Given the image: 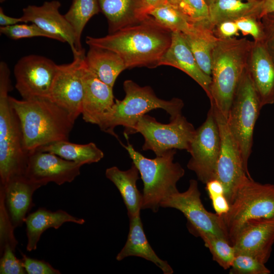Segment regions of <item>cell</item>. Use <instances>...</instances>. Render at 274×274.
<instances>
[{"mask_svg": "<svg viewBox=\"0 0 274 274\" xmlns=\"http://www.w3.org/2000/svg\"><path fill=\"white\" fill-rule=\"evenodd\" d=\"M261 19L265 35L263 41L274 56V12L265 14Z\"/></svg>", "mask_w": 274, "mask_h": 274, "instance_id": "obj_41", "label": "cell"}, {"mask_svg": "<svg viewBox=\"0 0 274 274\" xmlns=\"http://www.w3.org/2000/svg\"><path fill=\"white\" fill-rule=\"evenodd\" d=\"M243 1H246L247 2H252L256 0H243Z\"/></svg>", "mask_w": 274, "mask_h": 274, "instance_id": "obj_48", "label": "cell"}, {"mask_svg": "<svg viewBox=\"0 0 274 274\" xmlns=\"http://www.w3.org/2000/svg\"><path fill=\"white\" fill-rule=\"evenodd\" d=\"M59 1H46L41 6L28 5L23 9L21 17L23 23L31 22L53 35L57 41L67 43L74 56L80 55L75 48V37L72 27L62 15Z\"/></svg>", "mask_w": 274, "mask_h": 274, "instance_id": "obj_16", "label": "cell"}, {"mask_svg": "<svg viewBox=\"0 0 274 274\" xmlns=\"http://www.w3.org/2000/svg\"><path fill=\"white\" fill-rule=\"evenodd\" d=\"M50 152L82 165L99 161L104 156L103 152L93 143L78 144L64 140L56 142L37 149Z\"/></svg>", "mask_w": 274, "mask_h": 274, "instance_id": "obj_29", "label": "cell"}, {"mask_svg": "<svg viewBox=\"0 0 274 274\" xmlns=\"http://www.w3.org/2000/svg\"><path fill=\"white\" fill-rule=\"evenodd\" d=\"M230 274H269L270 270L257 258L246 254L236 253L229 268Z\"/></svg>", "mask_w": 274, "mask_h": 274, "instance_id": "obj_33", "label": "cell"}, {"mask_svg": "<svg viewBox=\"0 0 274 274\" xmlns=\"http://www.w3.org/2000/svg\"><path fill=\"white\" fill-rule=\"evenodd\" d=\"M13 227L6 207L4 194L0 190V241L1 251L2 252L5 246L9 245L15 251L18 242L13 234Z\"/></svg>", "mask_w": 274, "mask_h": 274, "instance_id": "obj_35", "label": "cell"}, {"mask_svg": "<svg viewBox=\"0 0 274 274\" xmlns=\"http://www.w3.org/2000/svg\"><path fill=\"white\" fill-rule=\"evenodd\" d=\"M123 146L143 182L142 209L158 212L161 203L178 191L177 183L185 174L182 166L173 161L176 149L169 150L161 156L150 159L136 151L129 143Z\"/></svg>", "mask_w": 274, "mask_h": 274, "instance_id": "obj_6", "label": "cell"}, {"mask_svg": "<svg viewBox=\"0 0 274 274\" xmlns=\"http://www.w3.org/2000/svg\"><path fill=\"white\" fill-rule=\"evenodd\" d=\"M177 7L194 23L209 22V6L205 0H181Z\"/></svg>", "mask_w": 274, "mask_h": 274, "instance_id": "obj_36", "label": "cell"}, {"mask_svg": "<svg viewBox=\"0 0 274 274\" xmlns=\"http://www.w3.org/2000/svg\"><path fill=\"white\" fill-rule=\"evenodd\" d=\"M172 31L148 15L140 23L100 38L88 36L89 46L111 50L123 60L126 68L158 66L170 45Z\"/></svg>", "mask_w": 274, "mask_h": 274, "instance_id": "obj_1", "label": "cell"}, {"mask_svg": "<svg viewBox=\"0 0 274 274\" xmlns=\"http://www.w3.org/2000/svg\"><path fill=\"white\" fill-rule=\"evenodd\" d=\"M145 13H148L151 9L167 2V0H142Z\"/></svg>", "mask_w": 274, "mask_h": 274, "instance_id": "obj_44", "label": "cell"}, {"mask_svg": "<svg viewBox=\"0 0 274 274\" xmlns=\"http://www.w3.org/2000/svg\"><path fill=\"white\" fill-rule=\"evenodd\" d=\"M209 197L216 214L222 217L228 213L230 209V203L224 193L214 195Z\"/></svg>", "mask_w": 274, "mask_h": 274, "instance_id": "obj_42", "label": "cell"}, {"mask_svg": "<svg viewBox=\"0 0 274 274\" xmlns=\"http://www.w3.org/2000/svg\"><path fill=\"white\" fill-rule=\"evenodd\" d=\"M222 217L232 245L247 221L274 218V185L261 184L247 177L238 188L229 211Z\"/></svg>", "mask_w": 274, "mask_h": 274, "instance_id": "obj_7", "label": "cell"}, {"mask_svg": "<svg viewBox=\"0 0 274 274\" xmlns=\"http://www.w3.org/2000/svg\"><path fill=\"white\" fill-rule=\"evenodd\" d=\"M181 34L199 67L211 77L212 54L219 39L214 36L209 22L195 23L189 31Z\"/></svg>", "mask_w": 274, "mask_h": 274, "instance_id": "obj_26", "label": "cell"}, {"mask_svg": "<svg viewBox=\"0 0 274 274\" xmlns=\"http://www.w3.org/2000/svg\"><path fill=\"white\" fill-rule=\"evenodd\" d=\"M129 256H136L154 263L164 274L174 270L166 261L161 259L149 243L143 229L140 216L129 219V230L126 242L116 258L121 261Z\"/></svg>", "mask_w": 274, "mask_h": 274, "instance_id": "obj_24", "label": "cell"}, {"mask_svg": "<svg viewBox=\"0 0 274 274\" xmlns=\"http://www.w3.org/2000/svg\"><path fill=\"white\" fill-rule=\"evenodd\" d=\"M209 23L211 28L226 20L235 21L247 16L261 18L262 2L256 0L244 2L243 0H217L209 6Z\"/></svg>", "mask_w": 274, "mask_h": 274, "instance_id": "obj_28", "label": "cell"}, {"mask_svg": "<svg viewBox=\"0 0 274 274\" xmlns=\"http://www.w3.org/2000/svg\"><path fill=\"white\" fill-rule=\"evenodd\" d=\"M100 11L106 17L109 33L138 24L147 15L142 0H97Z\"/></svg>", "mask_w": 274, "mask_h": 274, "instance_id": "obj_22", "label": "cell"}, {"mask_svg": "<svg viewBox=\"0 0 274 274\" xmlns=\"http://www.w3.org/2000/svg\"><path fill=\"white\" fill-rule=\"evenodd\" d=\"M148 15L172 32L186 33L194 24L177 7L168 1L150 10Z\"/></svg>", "mask_w": 274, "mask_h": 274, "instance_id": "obj_31", "label": "cell"}, {"mask_svg": "<svg viewBox=\"0 0 274 274\" xmlns=\"http://www.w3.org/2000/svg\"><path fill=\"white\" fill-rule=\"evenodd\" d=\"M85 53L74 56L69 63L58 65L49 99L64 110L75 122L82 114L84 88L81 63Z\"/></svg>", "mask_w": 274, "mask_h": 274, "instance_id": "obj_14", "label": "cell"}, {"mask_svg": "<svg viewBox=\"0 0 274 274\" xmlns=\"http://www.w3.org/2000/svg\"><path fill=\"white\" fill-rule=\"evenodd\" d=\"M43 186L28 179L24 175L11 178L5 184L1 185L10 220L15 228L24 222L27 213L34 206L32 195Z\"/></svg>", "mask_w": 274, "mask_h": 274, "instance_id": "obj_20", "label": "cell"}, {"mask_svg": "<svg viewBox=\"0 0 274 274\" xmlns=\"http://www.w3.org/2000/svg\"><path fill=\"white\" fill-rule=\"evenodd\" d=\"M58 65L46 57L30 54L20 58L13 70L15 88L22 99H49Z\"/></svg>", "mask_w": 274, "mask_h": 274, "instance_id": "obj_13", "label": "cell"}, {"mask_svg": "<svg viewBox=\"0 0 274 274\" xmlns=\"http://www.w3.org/2000/svg\"><path fill=\"white\" fill-rule=\"evenodd\" d=\"M23 23L21 17L16 18L9 16L6 15L2 7L0 8V25L1 26H7L13 25L16 24Z\"/></svg>", "mask_w": 274, "mask_h": 274, "instance_id": "obj_43", "label": "cell"}, {"mask_svg": "<svg viewBox=\"0 0 274 274\" xmlns=\"http://www.w3.org/2000/svg\"><path fill=\"white\" fill-rule=\"evenodd\" d=\"M82 164L50 152L36 150L28 155L25 176L43 186L49 182L71 183L80 174Z\"/></svg>", "mask_w": 274, "mask_h": 274, "instance_id": "obj_15", "label": "cell"}, {"mask_svg": "<svg viewBox=\"0 0 274 274\" xmlns=\"http://www.w3.org/2000/svg\"><path fill=\"white\" fill-rule=\"evenodd\" d=\"M139 173L138 168L133 163L127 170L113 166L106 171V177L115 184L121 194L129 219L140 216L142 210L143 195L136 186Z\"/></svg>", "mask_w": 274, "mask_h": 274, "instance_id": "obj_25", "label": "cell"}, {"mask_svg": "<svg viewBox=\"0 0 274 274\" xmlns=\"http://www.w3.org/2000/svg\"><path fill=\"white\" fill-rule=\"evenodd\" d=\"M198 236L210 250L213 260L224 269H229L235 256L234 248L230 242L209 233L201 232Z\"/></svg>", "mask_w": 274, "mask_h": 274, "instance_id": "obj_32", "label": "cell"}, {"mask_svg": "<svg viewBox=\"0 0 274 274\" xmlns=\"http://www.w3.org/2000/svg\"><path fill=\"white\" fill-rule=\"evenodd\" d=\"M247 70L261 106L274 103V56L263 41H253Z\"/></svg>", "mask_w": 274, "mask_h": 274, "instance_id": "obj_18", "label": "cell"}, {"mask_svg": "<svg viewBox=\"0 0 274 274\" xmlns=\"http://www.w3.org/2000/svg\"><path fill=\"white\" fill-rule=\"evenodd\" d=\"M9 101L19 119L24 148L29 153L56 142L68 140L75 122L62 108L48 99Z\"/></svg>", "mask_w": 274, "mask_h": 274, "instance_id": "obj_2", "label": "cell"}, {"mask_svg": "<svg viewBox=\"0 0 274 274\" xmlns=\"http://www.w3.org/2000/svg\"><path fill=\"white\" fill-rule=\"evenodd\" d=\"M21 262L27 273L28 274H59L60 272L48 262L27 257L21 253Z\"/></svg>", "mask_w": 274, "mask_h": 274, "instance_id": "obj_39", "label": "cell"}, {"mask_svg": "<svg viewBox=\"0 0 274 274\" xmlns=\"http://www.w3.org/2000/svg\"><path fill=\"white\" fill-rule=\"evenodd\" d=\"M163 65L175 67L185 73L201 87L209 97L211 77L199 67L180 32H172L170 45L158 63V66Z\"/></svg>", "mask_w": 274, "mask_h": 274, "instance_id": "obj_21", "label": "cell"}, {"mask_svg": "<svg viewBox=\"0 0 274 274\" xmlns=\"http://www.w3.org/2000/svg\"><path fill=\"white\" fill-rule=\"evenodd\" d=\"M6 1V0H0V2H1V3H4V2H5Z\"/></svg>", "mask_w": 274, "mask_h": 274, "instance_id": "obj_49", "label": "cell"}, {"mask_svg": "<svg viewBox=\"0 0 274 274\" xmlns=\"http://www.w3.org/2000/svg\"><path fill=\"white\" fill-rule=\"evenodd\" d=\"M160 207L174 208L182 212L187 219L189 230L195 235L209 233L230 242L222 217L208 211L204 207L195 180H190L186 191H178L166 198L161 203Z\"/></svg>", "mask_w": 274, "mask_h": 274, "instance_id": "obj_10", "label": "cell"}, {"mask_svg": "<svg viewBox=\"0 0 274 274\" xmlns=\"http://www.w3.org/2000/svg\"><path fill=\"white\" fill-rule=\"evenodd\" d=\"M100 11L97 0H73L72 4L64 15L73 28L75 37V48L78 55L85 53L81 38L89 20Z\"/></svg>", "mask_w": 274, "mask_h": 274, "instance_id": "obj_30", "label": "cell"}, {"mask_svg": "<svg viewBox=\"0 0 274 274\" xmlns=\"http://www.w3.org/2000/svg\"><path fill=\"white\" fill-rule=\"evenodd\" d=\"M262 2L261 17L269 13L274 12V0H261Z\"/></svg>", "mask_w": 274, "mask_h": 274, "instance_id": "obj_45", "label": "cell"}, {"mask_svg": "<svg viewBox=\"0 0 274 274\" xmlns=\"http://www.w3.org/2000/svg\"><path fill=\"white\" fill-rule=\"evenodd\" d=\"M252 43L233 37L219 39L214 49L209 98L226 117L246 69Z\"/></svg>", "mask_w": 274, "mask_h": 274, "instance_id": "obj_3", "label": "cell"}, {"mask_svg": "<svg viewBox=\"0 0 274 274\" xmlns=\"http://www.w3.org/2000/svg\"><path fill=\"white\" fill-rule=\"evenodd\" d=\"M83 59L81 72L84 93L81 114L86 122L98 125L110 113L115 104L113 88L89 71L85 65Z\"/></svg>", "mask_w": 274, "mask_h": 274, "instance_id": "obj_19", "label": "cell"}, {"mask_svg": "<svg viewBox=\"0 0 274 274\" xmlns=\"http://www.w3.org/2000/svg\"><path fill=\"white\" fill-rule=\"evenodd\" d=\"M208 6L214 3L217 0H205Z\"/></svg>", "mask_w": 274, "mask_h": 274, "instance_id": "obj_47", "label": "cell"}, {"mask_svg": "<svg viewBox=\"0 0 274 274\" xmlns=\"http://www.w3.org/2000/svg\"><path fill=\"white\" fill-rule=\"evenodd\" d=\"M83 61L89 71L112 88L118 76L126 68L124 61L117 54L96 47L89 46Z\"/></svg>", "mask_w": 274, "mask_h": 274, "instance_id": "obj_27", "label": "cell"}, {"mask_svg": "<svg viewBox=\"0 0 274 274\" xmlns=\"http://www.w3.org/2000/svg\"><path fill=\"white\" fill-rule=\"evenodd\" d=\"M10 71L0 62V179L5 184L14 176L25 175L28 153L24 148L19 119L11 105Z\"/></svg>", "mask_w": 274, "mask_h": 274, "instance_id": "obj_5", "label": "cell"}, {"mask_svg": "<svg viewBox=\"0 0 274 274\" xmlns=\"http://www.w3.org/2000/svg\"><path fill=\"white\" fill-rule=\"evenodd\" d=\"M0 32L12 40H19L33 37H45L55 40L56 38L45 31L34 23L16 24L13 25L1 26Z\"/></svg>", "mask_w": 274, "mask_h": 274, "instance_id": "obj_34", "label": "cell"}, {"mask_svg": "<svg viewBox=\"0 0 274 274\" xmlns=\"http://www.w3.org/2000/svg\"><path fill=\"white\" fill-rule=\"evenodd\" d=\"M181 0H167L168 2L172 4L173 5L178 7Z\"/></svg>", "mask_w": 274, "mask_h": 274, "instance_id": "obj_46", "label": "cell"}, {"mask_svg": "<svg viewBox=\"0 0 274 274\" xmlns=\"http://www.w3.org/2000/svg\"><path fill=\"white\" fill-rule=\"evenodd\" d=\"M261 106L247 67L235 93L226 117L229 129L241 153L244 167H248L252 152L253 132Z\"/></svg>", "mask_w": 274, "mask_h": 274, "instance_id": "obj_8", "label": "cell"}, {"mask_svg": "<svg viewBox=\"0 0 274 274\" xmlns=\"http://www.w3.org/2000/svg\"><path fill=\"white\" fill-rule=\"evenodd\" d=\"M24 222L27 238L26 250L30 252L37 249L42 234L47 229H58L66 222L83 224L85 220L61 210L52 212L40 208L26 216Z\"/></svg>", "mask_w": 274, "mask_h": 274, "instance_id": "obj_23", "label": "cell"}, {"mask_svg": "<svg viewBox=\"0 0 274 274\" xmlns=\"http://www.w3.org/2000/svg\"><path fill=\"white\" fill-rule=\"evenodd\" d=\"M211 106L220 138L215 178L223 184L225 195L230 205L241 183L247 177H251L244 167L241 151L229 129L226 117L214 105L211 104Z\"/></svg>", "mask_w": 274, "mask_h": 274, "instance_id": "obj_11", "label": "cell"}, {"mask_svg": "<svg viewBox=\"0 0 274 274\" xmlns=\"http://www.w3.org/2000/svg\"><path fill=\"white\" fill-rule=\"evenodd\" d=\"M220 147L219 131L211 106L206 120L196 129L188 152L191 158L187 167L203 184L216 177Z\"/></svg>", "mask_w": 274, "mask_h": 274, "instance_id": "obj_12", "label": "cell"}, {"mask_svg": "<svg viewBox=\"0 0 274 274\" xmlns=\"http://www.w3.org/2000/svg\"><path fill=\"white\" fill-rule=\"evenodd\" d=\"M239 31L244 35H251L254 41H263L264 32L261 18L247 16L235 21Z\"/></svg>", "mask_w": 274, "mask_h": 274, "instance_id": "obj_37", "label": "cell"}, {"mask_svg": "<svg viewBox=\"0 0 274 274\" xmlns=\"http://www.w3.org/2000/svg\"><path fill=\"white\" fill-rule=\"evenodd\" d=\"M212 31L217 38L221 40L238 36L239 30L235 21L226 20L214 25Z\"/></svg>", "mask_w": 274, "mask_h": 274, "instance_id": "obj_40", "label": "cell"}, {"mask_svg": "<svg viewBox=\"0 0 274 274\" xmlns=\"http://www.w3.org/2000/svg\"><path fill=\"white\" fill-rule=\"evenodd\" d=\"M125 97L116 99L112 111L98 125L100 129L118 139L114 128L118 125L124 127L126 137L133 134L134 128L140 118L149 111L162 109L170 115L172 120L182 114L183 100L173 98L165 100L158 98L150 86L142 87L130 80L123 83Z\"/></svg>", "mask_w": 274, "mask_h": 274, "instance_id": "obj_4", "label": "cell"}, {"mask_svg": "<svg viewBox=\"0 0 274 274\" xmlns=\"http://www.w3.org/2000/svg\"><path fill=\"white\" fill-rule=\"evenodd\" d=\"M9 245L5 246L0 261L1 274H24L26 270L21 260H18Z\"/></svg>", "mask_w": 274, "mask_h": 274, "instance_id": "obj_38", "label": "cell"}, {"mask_svg": "<svg viewBox=\"0 0 274 274\" xmlns=\"http://www.w3.org/2000/svg\"><path fill=\"white\" fill-rule=\"evenodd\" d=\"M274 243V218L251 220L239 229L232 245L236 253L252 255L263 263L268 261Z\"/></svg>", "mask_w": 274, "mask_h": 274, "instance_id": "obj_17", "label": "cell"}, {"mask_svg": "<svg viewBox=\"0 0 274 274\" xmlns=\"http://www.w3.org/2000/svg\"><path fill=\"white\" fill-rule=\"evenodd\" d=\"M170 120L169 123L163 124L148 115L140 118L133 134L139 132L143 136V150H152L156 156L171 149L189 152L196 129L182 114Z\"/></svg>", "mask_w": 274, "mask_h": 274, "instance_id": "obj_9", "label": "cell"}]
</instances>
